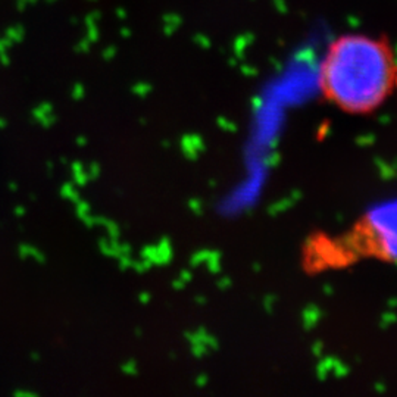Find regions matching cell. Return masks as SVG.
I'll return each instance as SVG.
<instances>
[{
    "mask_svg": "<svg viewBox=\"0 0 397 397\" xmlns=\"http://www.w3.org/2000/svg\"><path fill=\"white\" fill-rule=\"evenodd\" d=\"M3 127H4V121L0 119V128H3Z\"/></svg>",
    "mask_w": 397,
    "mask_h": 397,
    "instance_id": "3",
    "label": "cell"
},
{
    "mask_svg": "<svg viewBox=\"0 0 397 397\" xmlns=\"http://www.w3.org/2000/svg\"><path fill=\"white\" fill-rule=\"evenodd\" d=\"M358 258L397 264V199L368 211L349 236Z\"/></svg>",
    "mask_w": 397,
    "mask_h": 397,
    "instance_id": "2",
    "label": "cell"
},
{
    "mask_svg": "<svg viewBox=\"0 0 397 397\" xmlns=\"http://www.w3.org/2000/svg\"><path fill=\"white\" fill-rule=\"evenodd\" d=\"M396 88H397V79H396Z\"/></svg>",
    "mask_w": 397,
    "mask_h": 397,
    "instance_id": "4",
    "label": "cell"
},
{
    "mask_svg": "<svg viewBox=\"0 0 397 397\" xmlns=\"http://www.w3.org/2000/svg\"><path fill=\"white\" fill-rule=\"evenodd\" d=\"M397 60L384 37L344 34L327 49L319 66L322 94L350 115H368L397 90Z\"/></svg>",
    "mask_w": 397,
    "mask_h": 397,
    "instance_id": "1",
    "label": "cell"
}]
</instances>
